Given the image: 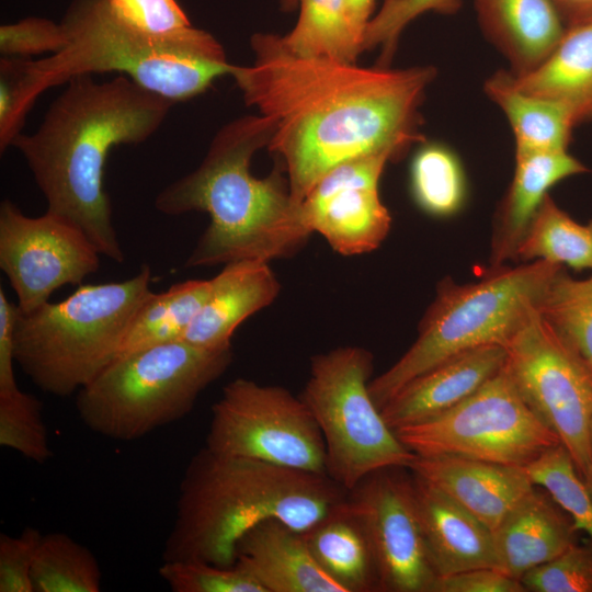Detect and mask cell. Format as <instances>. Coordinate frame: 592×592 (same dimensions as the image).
I'll return each instance as SVG.
<instances>
[{"label": "cell", "instance_id": "1", "mask_svg": "<svg viewBox=\"0 0 592 592\" xmlns=\"http://www.w3.org/2000/svg\"><path fill=\"white\" fill-rule=\"evenodd\" d=\"M254 60L232 65L244 102L273 126L267 148L301 204L338 164L371 153L400 155L422 141L419 106L433 67L391 69L295 53L282 36L251 37Z\"/></svg>", "mask_w": 592, "mask_h": 592}, {"label": "cell", "instance_id": "2", "mask_svg": "<svg viewBox=\"0 0 592 592\" xmlns=\"http://www.w3.org/2000/svg\"><path fill=\"white\" fill-rule=\"evenodd\" d=\"M173 104L124 75L105 82L78 76L53 101L38 128L11 144L44 195L46 210L79 227L114 262H123L124 252L104 189L107 156L115 146L148 139Z\"/></svg>", "mask_w": 592, "mask_h": 592}, {"label": "cell", "instance_id": "3", "mask_svg": "<svg viewBox=\"0 0 592 592\" xmlns=\"http://www.w3.org/2000/svg\"><path fill=\"white\" fill-rule=\"evenodd\" d=\"M272 133V123L262 115L231 121L215 135L200 166L156 196L155 207L162 214L204 212L210 218L186 267L270 262L293 255L306 243L311 232L287 179L280 170L257 178L250 169L252 157L267 147Z\"/></svg>", "mask_w": 592, "mask_h": 592}, {"label": "cell", "instance_id": "4", "mask_svg": "<svg viewBox=\"0 0 592 592\" xmlns=\"http://www.w3.org/2000/svg\"><path fill=\"white\" fill-rule=\"evenodd\" d=\"M348 496L326 474L223 455L204 446L181 480L162 559L231 567L238 540L258 523L277 519L305 532Z\"/></svg>", "mask_w": 592, "mask_h": 592}, {"label": "cell", "instance_id": "5", "mask_svg": "<svg viewBox=\"0 0 592 592\" xmlns=\"http://www.w3.org/2000/svg\"><path fill=\"white\" fill-rule=\"evenodd\" d=\"M60 23L66 45L48 57L27 59L34 102L45 90L75 77L118 72L177 103L204 92L232 68L208 32L190 26L149 34L118 18L106 0H72Z\"/></svg>", "mask_w": 592, "mask_h": 592}, {"label": "cell", "instance_id": "6", "mask_svg": "<svg viewBox=\"0 0 592 592\" xmlns=\"http://www.w3.org/2000/svg\"><path fill=\"white\" fill-rule=\"evenodd\" d=\"M151 271L124 281L80 285L66 299L20 312L14 361L43 391L77 394L117 355L134 316L153 293Z\"/></svg>", "mask_w": 592, "mask_h": 592}, {"label": "cell", "instance_id": "7", "mask_svg": "<svg viewBox=\"0 0 592 592\" xmlns=\"http://www.w3.org/2000/svg\"><path fill=\"white\" fill-rule=\"evenodd\" d=\"M562 265L544 260L501 266L478 282L444 280L420 321L418 337L386 372L369 382L382 407L407 383L462 352L487 345L505 346L537 305Z\"/></svg>", "mask_w": 592, "mask_h": 592}, {"label": "cell", "instance_id": "8", "mask_svg": "<svg viewBox=\"0 0 592 592\" xmlns=\"http://www.w3.org/2000/svg\"><path fill=\"white\" fill-rule=\"evenodd\" d=\"M232 360V346L207 350L184 340L116 357L77 392L78 414L94 433L138 440L189 414Z\"/></svg>", "mask_w": 592, "mask_h": 592}, {"label": "cell", "instance_id": "9", "mask_svg": "<svg viewBox=\"0 0 592 592\" xmlns=\"http://www.w3.org/2000/svg\"><path fill=\"white\" fill-rule=\"evenodd\" d=\"M373 355L339 346L310 358L299 397L314 415L326 445V473L348 491L368 474L408 468L415 458L384 420L368 385Z\"/></svg>", "mask_w": 592, "mask_h": 592}, {"label": "cell", "instance_id": "10", "mask_svg": "<svg viewBox=\"0 0 592 592\" xmlns=\"http://www.w3.org/2000/svg\"><path fill=\"white\" fill-rule=\"evenodd\" d=\"M395 433L417 456H455L516 467H526L560 444L525 403L504 366L455 407Z\"/></svg>", "mask_w": 592, "mask_h": 592}, {"label": "cell", "instance_id": "11", "mask_svg": "<svg viewBox=\"0 0 592 592\" xmlns=\"http://www.w3.org/2000/svg\"><path fill=\"white\" fill-rule=\"evenodd\" d=\"M505 349L504 367L521 397L584 478L592 452V369L537 309Z\"/></svg>", "mask_w": 592, "mask_h": 592}, {"label": "cell", "instance_id": "12", "mask_svg": "<svg viewBox=\"0 0 592 592\" xmlns=\"http://www.w3.org/2000/svg\"><path fill=\"white\" fill-rule=\"evenodd\" d=\"M205 446L287 468L326 474V445L310 410L276 385L236 378L212 407Z\"/></svg>", "mask_w": 592, "mask_h": 592}, {"label": "cell", "instance_id": "13", "mask_svg": "<svg viewBox=\"0 0 592 592\" xmlns=\"http://www.w3.org/2000/svg\"><path fill=\"white\" fill-rule=\"evenodd\" d=\"M100 255L68 219L47 210L31 217L13 202H1L0 269L18 297L20 312L35 310L65 285H80L98 271Z\"/></svg>", "mask_w": 592, "mask_h": 592}, {"label": "cell", "instance_id": "14", "mask_svg": "<svg viewBox=\"0 0 592 592\" xmlns=\"http://www.w3.org/2000/svg\"><path fill=\"white\" fill-rule=\"evenodd\" d=\"M388 467L349 491L373 549L380 591L431 592L437 578L420 526L412 474Z\"/></svg>", "mask_w": 592, "mask_h": 592}, {"label": "cell", "instance_id": "15", "mask_svg": "<svg viewBox=\"0 0 592 592\" xmlns=\"http://www.w3.org/2000/svg\"><path fill=\"white\" fill-rule=\"evenodd\" d=\"M388 151L344 161L328 171L300 204L305 226L320 234L343 255L377 249L387 237L391 217L382 203L378 183Z\"/></svg>", "mask_w": 592, "mask_h": 592}, {"label": "cell", "instance_id": "16", "mask_svg": "<svg viewBox=\"0 0 592 592\" xmlns=\"http://www.w3.org/2000/svg\"><path fill=\"white\" fill-rule=\"evenodd\" d=\"M500 344L478 346L435 365L401 387L380 409L391 430L437 415L478 390L505 364Z\"/></svg>", "mask_w": 592, "mask_h": 592}, {"label": "cell", "instance_id": "17", "mask_svg": "<svg viewBox=\"0 0 592 592\" xmlns=\"http://www.w3.org/2000/svg\"><path fill=\"white\" fill-rule=\"evenodd\" d=\"M408 469L451 497L492 532L535 487L524 467L464 457L415 456Z\"/></svg>", "mask_w": 592, "mask_h": 592}, {"label": "cell", "instance_id": "18", "mask_svg": "<svg viewBox=\"0 0 592 592\" xmlns=\"http://www.w3.org/2000/svg\"><path fill=\"white\" fill-rule=\"evenodd\" d=\"M412 479L424 545L436 576L498 569L493 532L431 483L414 474Z\"/></svg>", "mask_w": 592, "mask_h": 592}, {"label": "cell", "instance_id": "19", "mask_svg": "<svg viewBox=\"0 0 592 592\" xmlns=\"http://www.w3.org/2000/svg\"><path fill=\"white\" fill-rule=\"evenodd\" d=\"M224 265L210 278L209 294L182 339L207 350L231 348L236 329L270 306L281 289L269 262L239 260Z\"/></svg>", "mask_w": 592, "mask_h": 592}, {"label": "cell", "instance_id": "20", "mask_svg": "<svg viewBox=\"0 0 592 592\" xmlns=\"http://www.w3.org/2000/svg\"><path fill=\"white\" fill-rule=\"evenodd\" d=\"M578 533L569 515L535 486L493 531L498 569L520 580L577 543Z\"/></svg>", "mask_w": 592, "mask_h": 592}, {"label": "cell", "instance_id": "21", "mask_svg": "<svg viewBox=\"0 0 592 592\" xmlns=\"http://www.w3.org/2000/svg\"><path fill=\"white\" fill-rule=\"evenodd\" d=\"M236 563L265 592H343L314 559L303 532L264 520L238 540Z\"/></svg>", "mask_w": 592, "mask_h": 592}, {"label": "cell", "instance_id": "22", "mask_svg": "<svg viewBox=\"0 0 592 592\" xmlns=\"http://www.w3.org/2000/svg\"><path fill=\"white\" fill-rule=\"evenodd\" d=\"M587 171L568 150L515 152L513 179L494 217L490 269L516 260L517 248L548 190L568 177Z\"/></svg>", "mask_w": 592, "mask_h": 592}, {"label": "cell", "instance_id": "23", "mask_svg": "<svg viewBox=\"0 0 592 592\" xmlns=\"http://www.w3.org/2000/svg\"><path fill=\"white\" fill-rule=\"evenodd\" d=\"M479 24L515 76L538 67L567 26L550 0H474Z\"/></svg>", "mask_w": 592, "mask_h": 592}, {"label": "cell", "instance_id": "24", "mask_svg": "<svg viewBox=\"0 0 592 592\" xmlns=\"http://www.w3.org/2000/svg\"><path fill=\"white\" fill-rule=\"evenodd\" d=\"M303 535L318 566L343 592L380 591L371 542L349 496Z\"/></svg>", "mask_w": 592, "mask_h": 592}, {"label": "cell", "instance_id": "25", "mask_svg": "<svg viewBox=\"0 0 592 592\" xmlns=\"http://www.w3.org/2000/svg\"><path fill=\"white\" fill-rule=\"evenodd\" d=\"M513 78L521 90L566 105L577 123L592 118V21L567 29L538 67Z\"/></svg>", "mask_w": 592, "mask_h": 592}, {"label": "cell", "instance_id": "26", "mask_svg": "<svg viewBox=\"0 0 592 592\" xmlns=\"http://www.w3.org/2000/svg\"><path fill=\"white\" fill-rule=\"evenodd\" d=\"M485 92L509 119L515 152L567 150L578 123L566 105L521 90L513 73L502 70L486 81Z\"/></svg>", "mask_w": 592, "mask_h": 592}, {"label": "cell", "instance_id": "27", "mask_svg": "<svg viewBox=\"0 0 592 592\" xmlns=\"http://www.w3.org/2000/svg\"><path fill=\"white\" fill-rule=\"evenodd\" d=\"M209 291L210 280H187L152 293L134 316L116 357L182 340Z\"/></svg>", "mask_w": 592, "mask_h": 592}, {"label": "cell", "instance_id": "28", "mask_svg": "<svg viewBox=\"0 0 592 592\" xmlns=\"http://www.w3.org/2000/svg\"><path fill=\"white\" fill-rule=\"evenodd\" d=\"M516 260L592 270V219L577 223L547 194L517 248Z\"/></svg>", "mask_w": 592, "mask_h": 592}, {"label": "cell", "instance_id": "29", "mask_svg": "<svg viewBox=\"0 0 592 592\" xmlns=\"http://www.w3.org/2000/svg\"><path fill=\"white\" fill-rule=\"evenodd\" d=\"M102 573L93 553L64 533L43 535L32 568L34 592H98Z\"/></svg>", "mask_w": 592, "mask_h": 592}, {"label": "cell", "instance_id": "30", "mask_svg": "<svg viewBox=\"0 0 592 592\" xmlns=\"http://www.w3.org/2000/svg\"><path fill=\"white\" fill-rule=\"evenodd\" d=\"M298 8L295 26L282 36L292 50L355 62L362 49L352 34L345 0H299Z\"/></svg>", "mask_w": 592, "mask_h": 592}, {"label": "cell", "instance_id": "31", "mask_svg": "<svg viewBox=\"0 0 592 592\" xmlns=\"http://www.w3.org/2000/svg\"><path fill=\"white\" fill-rule=\"evenodd\" d=\"M410 187L415 203L425 213L440 217L455 214L466 195L458 157L445 145H422L411 161Z\"/></svg>", "mask_w": 592, "mask_h": 592}, {"label": "cell", "instance_id": "32", "mask_svg": "<svg viewBox=\"0 0 592 592\" xmlns=\"http://www.w3.org/2000/svg\"><path fill=\"white\" fill-rule=\"evenodd\" d=\"M537 310L592 369V275L577 280L561 267L549 282Z\"/></svg>", "mask_w": 592, "mask_h": 592}, {"label": "cell", "instance_id": "33", "mask_svg": "<svg viewBox=\"0 0 592 592\" xmlns=\"http://www.w3.org/2000/svg\"><path fill=\"white\" fill-rule=\"evenodd\" d=\"M524 468L531 481L544 489L592 543V493L568 451L561 444L553 446Z\"/></svg>", "mask_w": 592, "mask_h": 592}, {"label": "cell", "instance_id": "34", "mask_svg": "<svg viewBox=\"0 0 592 592\" xmlns=\"http://www.w3.org/2000/svg\"><path fill=\"white\" fill-rule=\"evenodd\" d=\"M0 445L38 464L52 456L42 402L20 388L0 394Z\"/></svg>", "mask_w": 592, "mask_h": 592}, {"label": "cell", "instance_id": "35", "mask_svg": "<svg viewBox=\"0 0 592 592\" xmlns=\"http://www.w3.org/2000/svg\"><path fill=\"white\" fill-rule=\"evenodd\" d=\"M159 574L174 592H265L244 569L201 560L163 561Z\"/></svg>", "mask_w": 592, "mask_h": 592}, {"label": "cell", "instance_id": "36", "mask_svg": "<svg viewBox=\"0 0 592 592\" xmlns=\"http://www.w3.org/2000/svg\"><path fill=\"white\" fill-rule=\"evenodd\" d=\"M460 0H385L371 19L363 37V50L382 48V61H388L405 27L426 12L455 13Z\"/></svg>", "mask_w": 592, "mask_h": 592}, {"label": "cell", "instance_id": "37", "mask_svg": "<svg viewBox=\"0 0 592 592\" xmlns=\"http://www.w3.org/2000/svg\"><path fill=\"white\" fill-rule=\"evenodd\" d=\"M520 580L525 590L532 592H592V543H574Z\"/></svg>", "mask_w": 592, "mask_h": 592}, {"label": "cell", "instance_id": "38", "mask_svg": "<svg viewBox=\"0 0 592 592\" xmlns=\"http://www.w3.org/2000/svg\"><path fill=\"white\" fill-rule=\"evenodd\" d=\"M29 58L2 56L0 58V151L11 147L22 133L32 100L26 81Z\"/></svg>", "mask_w": 592, "mask_h": 592}, {"label": "cell", "instance_id": "39", "mask_svg": "<svg viewBox=\"0 0 592 592\" xmlns=\"http://www.w3.org/2000/svg\"><path fill=\"white\" fill-rule=\"evenodd\" d=\"M60 22L30 16L0 26L2 56L30 58L33 55L59 52L66 45Z\"/></svg>", "mask_w": 592, "mask_h": 592}, {"label": "cell", "instance_id": "40", "mask_svg": "<svg viewBox=\"0 0 592 592\" xmlns=\"http://www.w3.org/2000/svg\"><path fill=\"white\" fill-rule=\"evenodd\" d=\"M42 536L32 526L14 536L0 535V592H34L32 568Z\"/></svg>", "mask_w": 592, "mask_h": 592}, {"label": "cell", "instance_id": "41", "mask_svg": "<svg viewBox=\"0 0 592 592\" xmlns=\"http://www.w3.org/2000/svg\"><path fill=\"white\" fill-rule=\"evenodd\" d=\"M106 1L118 18L149 34L164 35L192 26L175 0Z\"/></svg>", "mask_w": 592, "mask_h": 592}, {"label": "cell", "instance_id": "42", "mask_svg": "<svg viewBox=\"0 0 592 592\" xmlns=\"http://www.w3.org/2000/svg\"><path fill=\"white\" fill-rule=\"evenodd\" d=\"M521 580L497 568H476L437 577L431 592H525Z\"/></svg>", "mask_w": 592, "mask_h": 592}, {"label": "cell", "instance_id": "43", "mask_svg": "<svg viewBox=\"0 0 592 592\" xmlns=\"http://www.w3.org/2000/svg\"><path fill=\"white\" fill-rule=\"evenodd\" d=\"M18 304L11 303L0 288V394L18 389L14 375V329Z\"/></svg>", "mask_w": 592, "mask_h": 592}, {"label": "cell", "instance_id": "44", "mask_svg": "<svg viewBox=\"0 0 592 592\" xmlns=\"http://www.w3.org/2000/svg\"><path fill=\"white\" fill-rule=\"evenodd\" d=\"M375 0H345V10L352 34L363 52V37L372 16Z\"/></svg>", "mask_w": 592, "mask_h": 592}, {"label": "cell", "instance_id": "45", "mask_svg": "<svg viewBox=\"0 0 592 592\" xmlns=\"http://www.w3.org/2000/svg\"><path fill=\"white\" fill-rule=\"evenodd\" d=\"M567 29L592 21V0H550Z\"/></svg>", "mask_w": 592, "mask_h": 592}, {"label": "cell", "instance_id": "46", "mask_svg": "<svg viewBox=\"0 0 592 592\" xmlns=\"http://www.w3.org/2000/svg\"><path fill=\"white\" fill-rule=\"evenodd\" d=\"M280 4L284 11L291 12L298 8L299 0H280Z\"/></svg>", "mask_w": 592, "mask_h": 592}, {"label": "cell", "instance_id": "47", "mask_svg": "<svg viewBox=\"0 0 592 592\" xmlns=\"http://www.w3.org/2000/svg\"><path fill=\"white\" fill-rule=\"evenodd\" d=\"M591 447H592V433H591ZM583 480L585 481L587 486L589 487V489H590V491L592 493V452H591V462H590L588 471H587Z\"/></svg>", "mask_w": 592, "mask_h": 592}]
</instances>
